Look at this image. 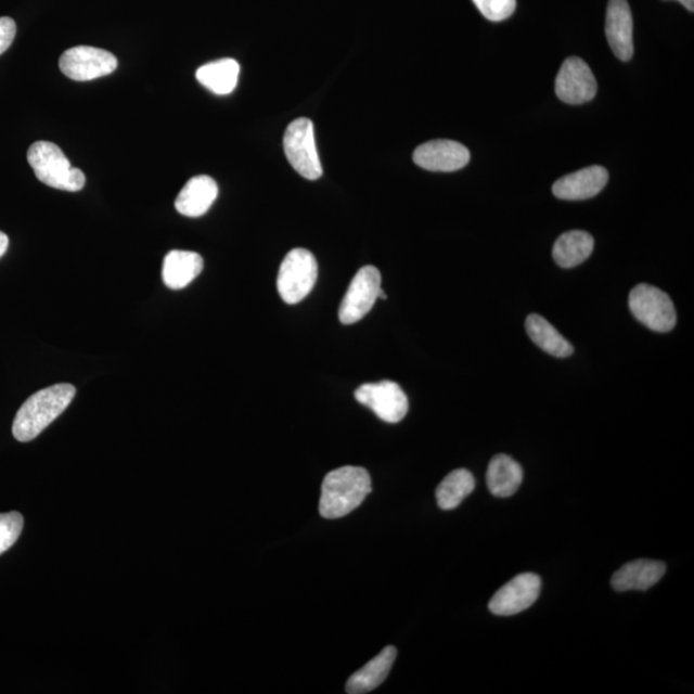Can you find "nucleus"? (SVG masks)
Wrapping results in <instances>:
<instances>
[{
  "label": "nucleus",
  "instance_id": "1",
  "mask_svg": "<svg viewBox=\"0 0 694 694\" xmlns=\"http://www.w3.org/2000/svg\"><path fill=\"white\" fill-rule=\"evenodd\" d=\"M75 394L73 385L59 384L31 395L13 421L12 433L15 439L21 442L34 440L66 411Z\"/></svg>",
  "mask_w": 694,
  "mask_h": 694
},
{
  "label": "nucleus",
  "instance_id": "2",
  "mask_svg": "<svg viewBox=\"0 0 694 694\" xmlns=\"http://www.w3.org/2000/svg\"><path fill=\"white\" fill-rule=\"evenodd\" d=\"M371 491V476L365 468L346 466L333 470L324 477L322 484L319 513L327 519L350 515Z\"/></svg>",
  "mask_w": 694,
  "mask_h": 694
},
{
  "label": "nucleus",
  "instance_id": "3",
  "mask_svg": "<svg viewBox=\"0 0 694 694\" xmlns=\"http://www.w3.org/2000/svg\"><path fill=\"white\" fill-rule=\"evenodd\" d=\"M27 162L40 182L52 189L67 192H79L85 189V172L73 168L57 144L46 141L35 142L27 151Z\"/></svg>",
  "mask_w": 694,
  "mask_h": 694
},
{
  "label": "nucleus",
  "instance_id": "4",
  "mask_svg": "<svg viewBox=\"0 0 694 694\" xmlns=\"http://www.w3.org/2000/svg\"><path fill=\"white\" fill-rule=\"evenodd\" d=\"M318 280V262L309 249L295 248L286 255L278 273L277 287L282 300L301 303Z\"/></svg>",
  "mask_w": 694,
  "mask_h": 694
},
{
  "label": "nucleus",
  "instance_id": "5",
  "mask_svg": "<svg viewBox=\"0 0 694 694\" xmlns=\"http://www.w3.org/2000/svg\"><path fill=\"white\" fill-rule=\"evenodd\" d=\"M284 154L305 179L317 180L322 177L323 168L319 159L314 125L307 117H300L288 125L283 138Z\"/></svg>",
  "mask_w": 694,
  "mask_h": 694
},
{
  "label": "nucleus",
  "instance_id": "6",
  "mask_svg": "<svg viewBox=\"0 0 694 694\" xmlns=\"http://www.w3.org/2000/svg\"><path fill=\"white\" fill-rule=\"evenodd\" d=\"M629 308L645 327L655 332H669L676 327L677 311L671 298L651 284H638L631 290Z\"/></svg>",
  "mask_w": 694,
  "mask_h": 694
},
{
  "label": "nucleus",
  "instance_id": "7",
  "mask_svg": "<svg viewBox=\"0 0 694 694\" xmlns=\"http://www.w3.org/2000/svg\"><path fill=\"white\" fill-rule=\"evenodd\" d=\"M380 290V270L372 266L360 269L352 278L350 287L339 305V321L347 325L362 321L378 300Z\"/></svg>",
  "mask_w": 694,
  "mask_h": 694
},
{
  "label": "nucleus",
  "instance_id": "8",
  "mask_svg": "<svg viewBox=\"0 0 694 694\" xmlns=\"http://www.w3.org/2000/svg\"><path fill=\"white\" fill-rule=\"evenodd\" d=\"M60 68L72 80L90 81L113 74L117 68V59L101 48L78 46L61 55Z\"/></svg>",
  "mask_w": 694,
  "mask_h": 694
},
{
  "label": "nucleus",
  "instance_id": "9",
  "mask_svg": "<svg viewBox=\"0 0 694 694\" xmlns=\"http://www.w3.org/2000/svg\"><path fill=\"white\" fill-rule=\"evenodd\" d=\"M356 399L360 404L370 408L380 420L398 423L404 420L409 402L404 391L393 381H381L376 384H364L357 388Z\"/></svg>",
  "mask_w": 694,
  "mask_h": 694
},
{
  "label": "nucleus",
  "instance_id": "10",
  "mask_svg": "<svg viewBox=\"0 0 694 694\" xmlns=\"http://www.w3.org/2000/svg\"><path fill=\"white\" fill-rule=\"evenodd\" d=\"M599 92L595 76L586 61L570 57L562 65L555 78V94L567 104L590 102Z\"/></svg>",
  "mask_w": 694,
  "mask_h": 694
},
{
  "label": "nucleus",
  "instance_id": "11",
  "mask_svg": "<svg viewBox=\"0 0 694 694\" xmlns=\"http://www.w3.org/2000/svg\"><path fill=\"white\" fill-rule=\"evenodd\" d=\"M540 589L541 580L538 575L519 574L492 595L489 609L497 616L523 613L537 602Z\"/></svg>",
  "mask_w": 694,
  "mask_h": 694
},
{
  "label": "nucleus",
  "instance_id": "12",
  "mask_svg": "<svg viewBox=\"0 0 694 694\" xmlns=\"http://www.w3.org/2000/svg\"><path fill=\"white\" fill-rule=\"evenodd\" d=\"M466 145L449 139L423 143L414 151L413 159L420 168L428 171L451 172L461 170L470 163Z\"/></svg>",
  "mask_w": 694,
  "mask_h": 694
},
{
  "label": "nucleus",
  "instance_id": "13",
  "mask_svg": "<svg viewBox=\"0 0 694 694\" xmlns=\"http://www.w3.org/2000/svg\"><path fill=\"white\" fill-rule=\"evenodd\" d=\"M633 16L628 0H609L606 13V37L617 59L628 62L634 54Z\"/></svg>",
  "mask_w": 694,
  "mask_h": 694
},
{
  "label": "nucleus",
  "instance_id": "14",
  "mask_svg": "<svg viewBox=\"0 0 694 694\" xmlns=\"http://www.w3.org/2000/svg\"><path fill=\"white\" fill-rule=\"evenodd\" d=\"M608 183V171L602 166L568 174L553 184V194L560 200L581 201L595 197Z\"/></svg>",
  "mask_w": 694,
  "mask_h": 694
},
{
  "label": "nucleus",
  "instance_id": "15",
  "mask_svg": "<svg viewBox=\"0 0 694 694\" xmlns=\"http://www.w3.org/2000/svg\"><path fill=\"white\" fill-rule=\"evenodd\" d=\"M218 193V184L211 177H194L179 192L177 211L189 218L203 217L217 200Z\"/></svg>",
  "mask_w": 694,
  "mask_h": 694
},
{
  "label": "nucleus",
  "instance_id": "16",
  "mask_svg": "<svg viewBox=\"0 0 694 694\" xmlns=\"http://www.w3.org/2000/svg\"><path fill=\"white\" fill-rule=\"evenodd\" d=\"M666 565L661 561L637 560L624 565L611 580L617 592L628 590H648L664 578Z\"/></svg>",
  "mask_w": 694,
  "mask_h": 694
},
{
  "label": "nucleus",
  "instance_id": "17",
  "mask_svg": "<svg viewBox=\"0 0 694 694\" xmlns=\"http://www.w3.org/2000/svg\"><path fill=\"white\" fill-rule=\"evenodd\" d=\"M397 655L398 651L393 645L382 650L380 655L372 658L362 669L354 672L347 680L346 693L364 694L378 689L390 674Z\"/></svg>",
  "mask_w": 694,
  "mask_h": 694
},
{
  "label": "nucleus",
  "instance_id": "18",
  "mask_svg": "<svg viewBox=\"0 0 694 694\" xmlns=\"http://www.w3.org/2000/svg\"><path fill=\"white\" fill-rule=\"evenodd\" d=\"M204 259L192 252L174 249L165 256L163 281L170 290H182L203 272Z\"/></svg>",
  "mask_w": 694,
  "mask_h": 694
},
{
  "label": "nucleus",
  "instance_id": "19",
  "mask_svg": "<svg viewBox=\"0 0 694 694\" xmlns=\"http://www.w3.org/2000/svg\"><path fill=\"white\" fill-rule=\"evenodd\" d=\"M524 480V470L510 455L498 454L490 461L486 481L492 496L509 498L516 494Z\"/></svg>",
  "mask_w": 694,
  "mask_h": 694
},
{
  "label": "nucleus",
  "instance_id": "20",
  "mask_svg": "<svg viewBox=\"0 0 694 694\" xmlns=\"http://www.w3.org/2000/svg\"><path fill=\"white\" fill-rule=\"evenodd\" d=\"M594 249V239L584 231L560 235L553 246V259L561 268H575L584 262Z\"/></svg>",
  "mask_w": 694,
  "mask_h": 694
},
{
  "label": "nucleus",
  "instance_id": "21",
  "mask_svg": "<svg viewBox=\"0 0 694 694\" xmlns=\"http://www.w3.org/2000/svg\"><path fill=\"white\" fill-rule=\"evenodd\" d=\"M239 76V62L232 59L210 62L201 66L196 73L200 85L218 95L231 94L237 87Z\"/></svg>",
  "mask_w": 694,
  "mask_h": 694
},
{
  "label": "nucleus",
  "instance_id": "22",
  "mask_svg": "<svg viewBox=\"0 0 694 694\" xmlns=\"http://www.w3.org/2000/svg\"><path fill=\"white\" fill-rule=\"evenodd\" d=\"M526 331L532 342L551 356L555 358L573 356L574 346L545 318L538 314L527 317Z\"/></svg>",
  "mask_w": 694,
  "mask_h": 694
},
{
  "label": "nucleus",
  "instance_id": "23",
  "mask_svg": "<svg viewBox=\"0 0 694 694\" xmlns=\"http://www.w3.org/2000/svg\"><path fill=\"white\" fill-rule=\"evenodd\" d=\"M475 486L474 475L468 470L461 468L450 472L437 486V504L444 511L454 510L475 490Z\"/></svg>",
  "mask_w": 694,
  "mask_h": 694
},
{
  "label": "nucleus",
  "instance_id": "24",
  "mask_svg": "<svg viewBox=\"0 0 694 694\" xmlns=\"http://www.w3.org/2000/svg\"><path fill=\"white\" fill-rule=\"evenodd\" d=\"M24 529V517L18 512L0 513V554L16 543Z\"/></svg>",
  "mask_w": 694,
  "mask_h": 694
},
{
  "label": "nucleus",
  "instance_id": "25",
  "mask_svg": "<svg viewBox=\"0 0 694 694\" xmlns=\"http://www.w3.org/2000/svg\"><path fill=\"white\" fill-rule=\"evenodd\" d=\"M485 18L501 23L516 11V0H472Z\"/></svg>",
  "mask_w": 694,
  "mask_h": 694
},
{
  "label": "nucleus",
  "instance_id": "26",
  "mask_svg": "<svg viewBox=\"0 0 694 694\" xmlns=\"http://www.w3.org/2000/svg\"><path fill=\"white\" fill-rule=\"evenodd\" d=\"M17 26L11 17H0V54L12 46L16 38Z\"/></svg>",
  "mask_w": 694,
  "mask_h": 694
},
{
  "label": "nucleus",
  "instance_id": "27",
  "mask_svg": "<svg viewBox=\"0 0 694 694\" xmlns=\"http://www.w3.org/2000/svg\"><path fill=\"white\" fill-rule=\"evenodd\" d=\"M9 245H10L9 235H7L3 232H0V258H2V256L7 253V249H9Z\"/></svg>",
  "mask_w": 694,
  "mask_h": 694
},
{
  "label": "nucleus",
  "instance_id": "28",
  "mask_svg": "<svg viewBox=\"0 0 694 694\" xmlns=\"http://www.w3.org/2000/svg\"><path fill=\"white\" fill-rule=\"evenodd\" d=\"M678 2L682 3L690 12L694 11V0H678Z\"/></svg>",
  "mask_w": 694,
  "mask_h": 694
}]
</instances>
